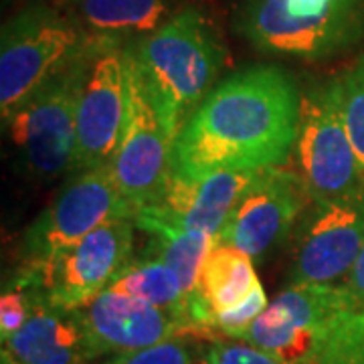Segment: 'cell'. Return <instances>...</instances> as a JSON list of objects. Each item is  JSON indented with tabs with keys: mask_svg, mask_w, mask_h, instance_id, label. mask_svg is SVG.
Masks as SVG:
<instances>
[{
	"mask_svg": "<svg viewBox=\"0 0 364 364\" xmlns=\"http://www.w3.org/2000/svg\"><path fill=\"white\" fill-rule=\"evenodd\" d=\"M296 81L282 67L255 65L221 81L186 119L172 146V172L265 170L291 154L299 126Z\"/></svg>",
	"mask_w": 364,
	"mask_h": 364,
	"instance_id": "cell-1",
	"label": "cell"
},
{
	"mask_svg": "<svg viewBox=\"0 0 364 364\" xmlns=\"http://www.w3.org/2000/svg\"><path fill=\"white\" fill-rule=\"evenodd\" d=\"M128 51L176 140L221 71V43L203 14L184 9L156 31L128 41Z\"/></svg>",
	"mask_w": 364,
	"mask_h": 364,
	"instance_id": "cell-2",
	"label": "cell"
},
{
	"mask_svg": "<svg viewBox=\"0 0 364 364\" xmlns=\"http://www.w3.org/2000/svg\"><path fill=\"white\" fill-rule=\"evenodd\" d=\"M100 39L67 9L28 6L2 26L0 114L6 122L26 100L83 59Z\"/></svg>",
	"mask_w": 364,
	"mask_h": 364,
	"instance_id": "cell-3",
	"label": "cell"
},
{
	"mask_svg": "<svg viewBox=\"0 0 364 364\" xmlns=\"http://www.w3.org/2000/svg\"><path fill=\"white\" fill-rule=\"evenodd\" d=\"M237 26L261 51L324 59L364 37V0H243Z\"/></svg>",
	"mask_w": 364,
	"mask_h": 364,
	"instance_id": "cell-4",
	"label": "cell"
},
{
	"mask_svg": "<svg viewBox=\"0 0 364 364\" xmlns=\"http://www.w3.org/2000/svg\"><path fill=\"white\" fill-rule=\"evenodd\" d=\"M134 219H116L51 259L21 263L9 287L57 308L79 310L114 284L130 263Z\"/></svg>",
	"mask_w": 364,
	"mask_h": 364,
	"instance_id": "cell-5",
	"label": "cell"
},
{
	"mask_svg": "<svg viewBox=\"0 0 364 364\" xmlns=\"http://www.w3.org/2000/svg\"><path fill=\"white\" fill-rule=\"evenodd\" d=\"M93 47L75 65L33 93L4 122L11 128V138L25 170L41 181L77 170L79 93Z\"/></svg>",
	"mask_w": 364,
	"mask_h": 364,
	"instance_id": "cell-6",
	"label": "cell"
},
{
	"mask_svg": "<svg viewBox=\"0 0 364 364\" xmlns=\"http://www.w3.org/2000/svg\"><path fill=\"white\" fill-rule=\"evenodd\" d=\"M294 148L299 178L316 205L342 198L364 186V168L344 124L338 79L301 93Z\"/></svg>",
	"mask_w": 364,
	"mask_h": 364,
	"instance_id": "cell-7",
	"label": "cell"
},
{
	"mask_svg": "<svg viewBox=\"0 0 364 364\" xmlns=\"http://www.w3.org/2000/svg\"><path fill=\"white\" fill-rule=\"evenodd\" d=\"M356 308L360 306L346 286L291 284L267 304L239 340L282 364H312L332 326Z\"/></svg>",
	"mask_w": 364,
	"mask_h": 364,
	"instance_id": "cell-8",
	"label": "cell"
},
{
	"mask_svg": "<svg viewBox=\"0 0 364 364\" xmlns=\"http://www.w3.org/2000/svg\"><path fill=\"white\" fill-rule=\"evenodd\" d=\"M136 210L107 168L75 170L51 203L28 225L21 243V263H39L73 247L83 237Z\"/></svg>",
	"mask_w": 364,
	"mask_h": 364,
	"instance_id": "cell-9",
	"label": "cell"
},
{
	"mask_svg": "<svg viewBox=\"0 0 364 364\" xmlns=\"http://www.w3.org/2000/svg\"><path fill=\"white\" fill-rule=\"evenodd\" d=\"M128 41L100 37L91 51L77 105V170L107 168L128 119Z\"/></svg>",
	"mask_w": 364,
	"mask_h": 364,
	"instance_id": "cell-10",
	"label": "cell"
},
{
	"mask_svg": "<svg viewBox=\"0 0 364 364\" xmlns=\"http://www.w3.org/2000/svg\"><path fill=\"white\" fill-rule=\"evenodd\" d=\"M126 53L130 83L128 119L107 170L122 195L128 198V203L138 213L140 208L154 203L166 186L172 172L174 138L162 122L154 97L146 87L142 75L132 59L128 43Z\"/></svg>",
	"mask_w": 364,
	"mask_h": 364,
	"instance_id": "cell-11",
	"label": "cell"
},
{
	"mask_svg": "<svg viewBox=\"0 0 364 364\" xmlns=\"http://www.w3.org/2000/svg\"><path fill=\"white\" fill-rule=\"evenodd\" d=\"M364 245V186L320 203L299 227L291 284H334L348 275Z\"/></svg>",
	"mask_w": 364,
	"mask_h": 364,
	"instance_id": "cell-12",
	"label": "cell"
},
{
	"mask_svg": "<svg viewBox=\"0 0 364 364\" xmlns=\"http://www.w3.org/2000/svg\"><path fill=\"white\" fill-rule=\"evenodd\" d=\"M312 198L298 172L279 166L261 170L257 181L237 203L219 233L221 243L261 257L279 243Z\"/></svg>",
	"mask_w": 364,
	"mask_h": 364,
	"instance_id": "cell-13",
	"label": "cell"
},
{
	"mask_svg": "<svg viewBox=\"0 0 364 364\" xmlns=\"http://www.w3.org/2000/svg\"><path fill=\"white\" fill-rule=\"evenodd\" d=\"M79 312L95 360L105 354L142 350L184 334H198L181 314L114 289L102 291L87 306L79 308Z\"/></svg>",
	"mask_w": 364,
	"mask_h": 364,
	"instance_id": "cell-14",
	"label": "cell"
},
{
	"mask_svg": "<svg viewBox=\"0 0 364 364\" xmlns=\"http://www.w3.org/2000/svg\"><path fill=\"white\" fill-rule=\"evenodd\" d=\"M259 174L261 170H219L188 178L170 172L164 191L154 203L140 208L134 221L166 223L219 239L229 215Z\"/></svg>",
	"mask_w": 364,
	"mask_h": 364,
	"instance_id": "cell-15",
	"label": "cell"
},
{
	"mask_svg": "<svg viewBox=\"0 0 364 364\" xmlns=\"http://www.w3.org/2000/svg\"><path fill=\"white\" fill-rule=\"evenodd\" d=\"M2 356L14 364H91L95 360L81 312L35 298H31V314L25 324L11 338L2 340Z\"/></svg>",
	"mask_w": 364,
	"mask_h": 364,
	"instance_id": "cell-16",
	"label": "cell"
},
{
	"mask_svg": "<svg viewBox=\"0 0 364 364\" xmlns=\"http://www.w3.org/2000/svg\"><path fill=\"white\" fill-rule=\"evenodd\" d=\"M251 259L247 253L229 243L217 241L210 247L191 301V320L200 334L215 330V316L247 298L259 284Z\"/></svg>",
	"mask_w": 364,
	"mask_h": 364,
	"instance_id": "cell-17",
	"label": "cell"
},
{
	"mask_svg": "<svg viewBox=\"0 0 364 364\" xmlns=\"http://www.w3.org/2000/svg\"><path fill=\"white\" fill-rule=\"evenodd\" d=\"M69 13L95 37L138 39L172 16V0H67Z\"/></svg>",
	"mask_w": 364,
	"mask_h": 364,
	"instance_id": "cell-18",
	"label": "cell"
},
{
	"mask_svg": "<svg viewBox=\"0 0 364 364\" xmlns=\"http://www.w3.org/2000/svg\"><path fill=\"white\" fill-rule=\"evenodd\" d=\"M134 223L138 229H142L144 233L152 237V245L144 255L162 259L178 273L182 289L188 298V312H191V301L196 294L200 267L207 259L210 247L217 243V239L200 231H191L166 223L148 221V219H138Z\"/></svg>",
	"mask_w": 364,
	"mask_h": 364,
	"instance_id": "cell-19",
	"label": "cell"
},
{
	"mask_svg": "<svg viewBox=\"0 0 364 364\" xmlns=\"http://www.w3.org/2000/svg\"><path fill=\"white\" fill-rule=\"evenodd\" d=\"M107 289L144 299L168 312L181 314L193 324L188 312V298L182 289L178 273L158 257L144 255L140 259H132Z\"/></svg>",
	"mask_w": 364,
	"mask_h": 364,
	"instance_id": "cell-20",
	"label": "cell"
},
{
	"mask_svg": "<svg viewBox=\"0 0 364 364\" xmlns=\"http://www.w3.org/2000/svg\"><path fill=\"white\" fill-rule=\"evenodd\" d=\"M312 364H364V308L344 314L332 326Z\"/></svg>",
	"mask_w": 364,
	"mask_h": 364,
	"instance_id": "cell-21",
	"label": "cell"
},
{
	"mask_svg": "<svg viewBox=\"0 0 364 364\" xmlns=\"http://www.w3.org/2000/svg\"><path fill=\"white\" fill-rule=\"evenodd\" d=\"M342 87V114L354 146V152L364 168V55L338 77Z\"/></svg>",
	"mask_w": 364,
	"mask_h": 364,
	"instance_id": "cell-22",
	"label": "cell"
},
{
	"mask_svg": "<svg viewBox=\"0 0 364 364\" xmlns=\"http://www.w3.org/2000/svg\"><path fill=\"white\" fill-rule=\"evenodd\" d=\"M100 364H196V358L184 340L172 338L142 350L114 354Z\"/></svg>",
	"mask_w": 364,
	"mask_h": 364,
	"instance_id": "cell-23",
	"label": "cell"
},
{
	"mask_svg": "<svg viewBox=\"0 0 364 364\" xmlns=\"http://www.w3.org/2000/svg\"><path fill=\"white\" fill-rule=\"evenodd\" d=\"M265 308H267V296H265L261 284H257L247 298L217 314L213 328L223 332L225 336L239 338Z\"/></svg>",
	"mask_w": 364,
	"mask_h": 364,
	"instance_id": "cell-24",
	"label": "cell"
},
{
	"mask_svg": "<svg viewBox=\"0 0 364 364\" xmlns=\"http://www.w3.org/2000/svg\"><path fill=\"white\" fill-rule=\"evenodd\" d=\"M208 364H282L253 344L215 342L205 354Z\"/></svg>",
	"mask_w": 364,
	"mask_h": 364,
	"instance_id": "cell-25",
	"label": "cell"
},
{
	"mask_svg": "<svg viewBox=\"0 0 364 364\" xmlns=\"http://www.w3.org/2000/svg\"><path fill=\"white\" fill-rule=\"evenodd\" d=\"M31 314V298L23 289L9 287L0 298V336L11 338L14 332L25 324Z\"/></svg>",
	"mask_w": 364,
	"mask_h": 364,
	"instance_id": "cell-26",
	"label": "cell"
},
{
	"mask_svg": "<svg viewBox=\"0 0 364 364\" xmlns=\"http://www.w3.org/2000/svg\"><path fill=\"white\" fill-rule=\"evenodd\" d=\"M344 286L350 289V294L358 301V306L364 308V245L356 261H354L352 269L346 275V284Z\"/></svg>",
	"mask_w": 364,
	"mask_h": 364,
	"instance_id": "cell-27",
	"label": "cell"
},
{
	"mask_svg": "<svg viewBox=\"0 0 364 364\" xmlns=\"http://www.w3.org/2000/svg\"><path fill=\"white\" fill-rule=\"evenodd\" d=\"M2 364H14L11 358H6V356H2Z\"/></svg>",
	"mask_w": 364,
	"mask_h": 364,
	"instance_id": "cell-28",
	"label": "cell"
},
{
	"mask_svg": "<svg viewBox=\"0 0 364 364\" xmlns=\"http://www.w3.org/2000/svg\"><path fill=\"white\" fill-rule=\"evenodd\" d=\"M196 364H208V363H207V358H198V360H196Z\"/></svg>",
	"mask_w": 364,
	"mask_h": 364,
	"instance_id": "cell-29",
	"label": "cell"
}]
</instances>
